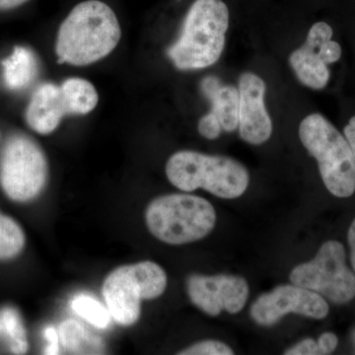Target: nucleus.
Instances as JSON below:
<instances>
[{
  "label": "nucleus",
  "mask_w": 355,
  "mask_h": 355,
  "mask_svg": "<svg viewBox=\"0 0 355 355\" xmlns=\"http://www.w3.org/2000/svg\"><path fill=\"white\" fill-rule=\"evenodd\" d=\"M121 37L113 9L100 0H86L70 11L58 29V62L76 67L94 64L116 49Z\"/></svg>",
  "instance_id": "nucleus-1"
},
{
  "label": "nucleus",
  "mask_w": 355,
  "mask_h": 355,
  "mask_svg": "<svg viewBox=\"0 0 355 355\" xmlns=\"http://www.w3.org/2000/svg\"><path fill=\"white\" fill-rule=\"evenodd\" d=\"M228 27V7L222 0H196L179 39L168 49V57L180 70L211 67L223 53Z\"/></svg>",
  "instance_id": "nucleus-2"
},
{
  "label": "nucleus",
  "mask_w": 355,
  "mask_h": 355,
  "mask_svg": "<svg viewBox=\"0 0 355 355\" xmlns=\"http://www.w3.org/2000/svg\"><path fill=\"white\" fill-rule=\"evenodd\" d=\"M166 175L179 190L190 193L203 189L224 200L241 197L250 183L246 167L235 159L191 150L173 154Z\"/></svg>",
  "instance_id": "nucleus-3"
},
{
  "label": "nucleus",
  "mask_w": 355,
  "mask_h": 355,
  "mask_svg": "<svg viewBox=\"0 0 355 355\" xmlns=\"http://www.w3.org/2000/svg\"><path fill=\"white\" fill-rule=\"evenodd\" d=\"M299 137L316 159L324 186L336 198L355 193V158L345 135L323 114L306 116L299 125Z\"/></svg>",
  "instance_id": "nucleus-4"
},
{
  "label": "nucleus",
  "mask_w": 355,
  "mask_h": 355,
  "mask_svg": "<svg viewBox=\"0 0 355 355\" xmlns=\"http://www.w3.org/2000/svg\"><path fill=\"white\" fill-rule=\"evenodd\" d=\"M146 219L154 237L167 244L183 245L207 237L216 226V212L205 198L172 193L153 200Z\"/></svg>",
  "instance_id": "nucleus-5"
},
{
  "label": "nucleus",
  "mask_w": 355,
  "mask_h": 355,
  "mask_svg": "<svg viewBox=\"0 0 355 355\" xmlns=\"http://www.w3.org/2000/svg\"><path fill=\"white\" fill-rule=\"evenodd\" d=\"M166 287L165 270L146 261L116 268L105 279L102 292L112 318L128 327L139 321L141 300L159 297Z\"/></svg>",
  "instance_id": "nucleus-6"
},
{
  "label": "nucleus",
  "mask_w": 355,
  "mask_h": 355,
  "mask_svg": "<svg viewBox=\"0 0 355 355\" xmlns=\"http://www.w3.org/2000/svg\"><path fill=\"white\" fill-rule=\"evenodd\" d=\"M98 102L97 90L86 79L73 77L62 85L42 84L26 109V121L34 132L50 135L65 116L87 114L97 107Z\"/></svg>",
  "instance_id": "nucleus-7"
},
{
  "label": "nucleus",
  "mask_w": 355,
  "mask_h": 355,
  "mask_svg": "<svg viewBox=\"0 0 355 355\" xmlns=\"http://www.w3.org/2000/svg\"><path fill=\"white\" fill-rule=\"evenodd\" d=\"M48 162L41 147L26 135H14L0 154V186L14 202L38 197L48 180Z\"/></svg>",
  "instance_id": "nucleus-8"
},
{
  "label": "nucleus",
  "mask_w": 355,
  "mask_h": 355,
  "mask_svg": "<svg viewBox=\"0 0 355 355\" xmlns=\"http://www.w3.org/2000/svg\"><path fill=\"white\" fill-rule=\"evenodd\" d=\"M342 243L324 242L312 261L292 270V284L317 292L334 304H345L355 298V273L347 266Z\"/></svg>",
  "instance_id": "nucleus-9"
},
{
  "label": "nucleus",
  "mask_w": 355,
  "mask_h": 355,
  "mask_svg": "<svg viewBox=\"0 0 355 355\" xmlns=\"http://www.w3.org/2000/svg\"><path fill=\"white\" fill-rule=\"evenodd\" d=\"M333 35L328 23H315L304 44L289 57L292 69L306 87L321 90L328 85L331 77L328 65L338 62L343 53L340 44L331 40Z\"/></svg>",
  "instance_id": "nucleus-10"
},
{
  "label": "nucleus",
  "mask_w": 355,
  "mask_h": 355,
  "mask_svg": "<svg viewBox=\"0 0 355 355\" xmlns=\"http://www.w3.org/2000/svg\"><path fill=\"white\" fill-rule=\"evenodd\" d=\"M329 312L330 307L323 296L295 284H284L263 294L250 310L253 321L261 327L275 326L289 313L322 320Z\"/></svg>",
  "instance_id": "nucleus-11"
},
{
  "label": "nucleus",
  "mask_w": 355,
  "mask_h": 355,
  "mask_svg": "<svg viewBox=\"0 0 355 355\" xmlns=\"http://www.w3.org/2000/svg\"><path fill=\"white\" fill-rule=\"evenodd\" d=\"M187 289L191 303L211 317L223 310L237 314L249 297L246 279L238 275H193L187 280Z\"/></svg>",
  "instance_id": "nucleus-12"
},
{
  "label": "nucleus",
  "mask_w": 355,
  "mask_h": 355,
  "mask_svg": "<svg viewBox=\"0 0 355 355\" xmlns=\"http://www.w3.org/2000/svg\"><path fill=\"white\" fill-rule=\"evenodd\" d=\"M239 130L240 137L253 146L270 139L272 121L266 109V85L260 76L253 72H244L239 78Z\"/></svg>",
  "instance_id": "nucleus-13"
},
{
  "label": "nucleus",
  "mask_w": 355,
  "mask_h": 355,
  "mask_svg": "<svg viewBox=\"0 0 355 355\" xmlns=\"http://www.w3.org/2000/svg\"><path fill=\"white\" fill-rule=\"evenodd\" d=\"M202 91L211 102L210 113L216 114L222 130L232 132L239 125V89L224 85L218 77L209 76L202 79Z\"/></svg>",
  "instance_id": "nucleus-14"
},
{
  "label": "nucleus",
  "mask_w": 355,
  "mask_h": 355,
  "mask_svg": "<svg viewBox=\"0 0 355 355\" xmlns=\"http://www.w3.org/2000/svg\"><path fill=\"white\" fill-rule=\"evenodd\" d=\"M4 83L10 90H22L29 86L38 74V60L30 49L15 46L8 58L2 60Z\"/></svg>",
  "instance_id": "nucleus-15"
},
{
  "label": "nucleus",
  "mask_w": 355,
  "mask_h": 355,
  "mask_svg": "<svg viewBox=\"0 0 355 355\" xmlns=\"http://www.w3.org/2000/svg\"><path fill=\"white\" fill-rule=\"evenodd\" d=\"M60 345L70 354H100L104 352V345L97 336H93L74 320L62 322L58 330Z\"/></svg>",
  "instance_id": "nucleus-16"
},
{
  "label": "nucleus",
  "mask_w": 355,
  "mask_h": 355,
  "mask_svg": "<svg viewBox=\"0 0 355 355\" xmlns=\"http://www.w3.org/2000/svg\"><path fill=\"white\" fill-rule=\"evenodd\" d=\"M0 338L6 340L9 349L15 354H26L27 336L19 313L14 308L0 310Z\"/></svg>",
  "instance_id": "nucleus-17"
},
{
  "label": "nucleus",
  "mask_w": 355,
  "mask_h": 355,
  "mask_svg": "<svg viewBox=\"0 0 355 355\" xmlns=\"http://www.w3.org/2000/svg\"><path fill=\"white\" fill-rule=\"evenodd\" d=\"M24 246L25 234L19 224L0 214V260L15 258Z\"/></svg>",
  "instance_id": "nucleus-18"
},
{
  "label": "nucleus",
  "mask_w": 355,
  "mask_h": 355,
  "mask_svg": "<svg viewBox=\"0 0 355 355\" xmlns=\"http://www.w3.org/2000/svg\"><path fill=\"white\" fill-rule=\"evenodd\" d=\"M71 308L78 316L97 329H107L111 324L110 311L95 298L88 295H79L71 302Z\"/></svg>",
  "instance_id": "nucleus-19"
},
{
  "label": "nucleus",
  "mask_w": 355,
  "mask_h": 355,
  "mask_svg": "<svg viewBox=\"0 0 355 355\" xmlns=\"http://www.w3.org/2000/svg\"><path fill=\"white\" fill-rule=\"evenodd\" d=\"M181 355H233L234 352L219 340H203L179 352Z\"/></svg>",
  "instance_id": "nucleus-20"
},
{
  "label": "nucleus",
  "mask_w": 355,
  "mask_h": 355,
  "mask_svg": "<svg viewBox=\"0 0 355 355\" xmlns=\"http://www.w3.org/2000/svg\"><path fill=\"white\" fill-rule=\"evenodd\" d=\"M198 130L202 137L210 140L218 139L222 132L218 119L210 112L198 121Z\"/></svg>",
  "instance_id": "nucleus-21"
},
{
  "label": "nucleus",
  "mask_w": 355,
  "mask_h": 355,
  "mask_svg": "<svg viewBox=\"0 0 355 355\" xmlns=\"http://www.w3.org/2000/svg\"><path fill=\"white\" fill-rule=\"evenodd\" d=\"M284 354L319 355L321 354V352H320L319 345H318L316 340H313V338H305V340H301L300 343H296L291 349H287Z\"/></svg>",
  "instance_id": "nucleus-22"
},
{
  "label": "nucleus",
  "mask_w": 355,
  "mask_h": 355,
  "mask_svg": "<svg viewBox=\"0 0 355 355\" xmlns=\"http://www.w3.org/2000/svg\"><path fill=\"white\" fill-rule=\"evenodd\" d=\"M321 354H331L338 345V336L334 333H324L317 340Z\"/></svg>",
  "instance_id": "nucleus-23"
},
{
  "label": "nucleus",
  "mask_w": 355,
  "mask_h": 355,
  "mask_svg": "<svg viewBox=\"0 0 355 355\" xmlns=\"http://www.w3.org/2000/svg\"><path fill=\"white\" fill-rule=\"evenodd\" d=\"M44 338L48 342V347L44 349L46 354H58L60 352V336L53 327H48L44 330Z\"/></svg>",
  "instance_id": "nucleus-24"
},
{
  "label": "nucleus",
  "mask_w": 355,
  "mask_h": 355,
  "mask_svg": "<svg viewBox=\"0 0 355 355\" xmlns=\"http://www.w3.org/2000/svg\"><path fill=\"white\" fill-rule=\"evenodd\" d=\"M343 135L349 142L355 158V116L350 119L347 125L343 128Z\"/></svg>",
  "instance_id": "nucleus-25"
},
{
  "label": "nucleus",
  "mask_w": 355,
  "mask_h": 355,
  "mask_svg": "<svg viewBox=\"0 0 355 355\" xmlns=\"http://www.w3.org/2000/svg\"><path fill=\"white\" fill-rule=\"evenodd\" d=\"M347 241L350 249V261L355 273V218L350 224L349 232H347Z\"/></svg>",
  "instance_id": "nucleus-26"
},
{
  "label": "nucleus",
  "mask_w": 355,
  "mask_h": 355,
  "mask_svg": "<svg viewBox=\"0 0 355 355\" xmlns=\"http://www.w3.org/2000/svg\"><path fill=\"white\" fill-rule=\"evenodd\" d=\"M30 0H0V10H9L26 3Z\"/></svg>",
  "instance_id": "nucleus-27"
},
{
  "label": "nucleus",
  "mask_w": 355,
  "mask_h": 355,
  "mask_svg": "<svg viewBox=\"0 0 355 355\" xmlns=\"http://www.w3.org/2000/svg\"><path fill=\"white\" fill-rule=\"evenodd\" d=\"M352 342H354V349H355V330L354 334H352Z\"/></svg>",
  "instance_id": "nucleus-28"
}]
</instances>
